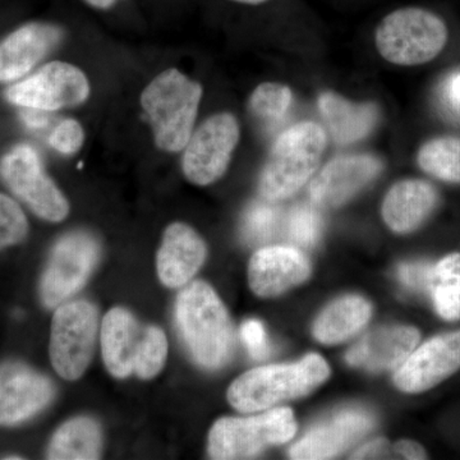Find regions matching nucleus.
I'll list each match as a JSON object with an SVG mask.
<instances>
[{"label": "nucleus", "mask_w": 460, "mask_h": 460, "mask_svg": "<svg viewBox=\"0 0 460 460\" xmlns=\"http://www.w3.org/2000/svg\"><path fill=\"white\" fill-rule=\"evenodd\" d=\"M175 321L181 341L201 367L217 370L230 361L234 329L222 299L208 283L193 281L181 289Z\"/></svg>", "instance_id": "nucleus-1"}, {"label": "nucleus", "mask_w": 460, "mask_h": 460, "mask_svg": "<svg viewBox=\"0 0 460 460\" xmlns=\"http://www.w3.org/2000/svg\"><path fill=\"white\" fill-rule=\"evenodd\" d=\"M102 359L114 377L137 375L151 380L164 367L168 339L157 326L142 325L126 308L115 307L102 319Z\"/></svg>", "instance_id": "nucleus-2"}, {"label": "nucleus", "mask_w": 460, "mask_h": 460, "mask_svg": "<svg viewBox=\"0 0 460 460\" xmlns=\"http://www.w3.org/2000/svg\"><path fill=\"white\" fill-rule=\"evenodd\" d=\"M330 376L328 362L311 353L301 361L262 366L239 376L228 389V401L242 413L270 410L280 402L310 394Z\"/></svg>", "instance_id": "nucleus-3"}, {"label": "nucleus", "mask_w": 460, "mask_h": 460, "mask_svg": "<svg viewBox=\"0 0 460 460\" xmlns=\"http://www.w3.org/2000/svg\"><path fill=\"white\" fill-rule=\"evenodd\" d=\"M326 140L325 129L311 120L281 132L260 175L262 199L279 202L298 192L319 168Z\"/></svg>", "instance_id": "nucleus-4"}, {"label": "nucleus", "mask_w": 460, "mask_h": 460, "mask_svg": "<svg viewBox=\"0 0 460 460\" xmlns=\"http://www.w3.org/2000/svg\"><path fill=\"white\" fill-rule=\"evenodd\" d=\"M202 99L201 84L178 69L156 75L141 95L157 147L178 153L189 144Z\"/></svg>", "instance_id": "nucleus-5"}, {"label": "nucleus", "mask_w": 460, "mask_h": 460, "mask_svg": "<svg viewBox=\"0 0 460 460\" xmlns=\"http://www.w3.org/2000/svg\"><path fill=\"white\" fill-rule=\"evenodd\" d=\"M449 30L440 16L420 7L396 9L376 30L375 40L380 56L396 66H420L444 50Z\"/></svg>", "instance_id": "nucleus-6"}, {"label": "nucleus", "mask_w": 460, "mask_h": 460, "mask_svg": "<svg viewBox=\"0 0 460 460\" xmlns=\"http://www.w3.org/2000/svg\"><path fill=\"white\" fill-rule=\"evenodd\" d=\"M290 408H272L260 416L226 417L208 434V454L219 460L252 459L272 445L286 444L296 435Z\"/></svg>", "instance_id": "nucleus-7"}, {"label": "nucleus", "mask_w": 460, "mask_h": 460, "mask_svg": "<svg viewBox=\"0 0 460 460\" xmlns=\"http://www.w3.org/2000/svg\"><path fill=\"white\" fill-rule=\"evenodd\" d=\"M99 313L87 301L57 308L51 323L50 359L54 370L68 381L78 380L93 359L98 337Z\"/></svg>", "instance_id": "nucleus-8"}, {"label": "nucleus", "mask_w": 460, "mask_h": 460, "mask_svg": "<svg viewBox=\"0 0 460 460\" xmlns=\"http://www.w3.org/2000/svg\"><path fill=\"white\" fill-rule=\"evenodd\" d=\"M100 253L99 241L90 233L78 230L60 238L42 275V304L58 307L83 289L98 265Z\"/></svg>", "instance_id": "nucleus-9"}, {"label": "nucleus", "mask_w": 460, "mask_h": 460, "mask_svg": "<svg viewBox=\"0 0 460 460\" xmlns=\"http://www.w3.org/2000/svg\"><path fill=\"white\" fill-rule=\"evenodd\" d=\"M0 174L12 192L48 222H62L69 213V204L48 177L35 148L20 145L3 157Z\"/></svg>", "instance_id": "nucleus-10"}, {"label": "nucleus", "mask_w": 460, "mask_h": 460, "mask_svg": "<svg viewBox=\"0 0 460 460\" xmlns=\"http://www.w3.org/2000/svg\"><path fill=\"white\" fill-rule=\"evenodd\" d=\"M234 115L215 114L190 136L184 147L181 169L190 183L208 186L223 177L239 141Z\"/></svg>", "instance_id": "nucleus-11"}, {"label": "nucleus", "mask_w": 460, "mask_h": 460, "mask_svg": "<svg viewBox=\"0 0 460 460\" xmlns=\"http://www.w3.org/2000/svg\"><path fill=\"white\" fill-rule=\"evenodd\" d=\"M90 84L77 66L51 62L7 90L12 104L44 111L75 107L89 98Z\"/></svg>", "instance_id": "nucleus-12"}, {"label": "nucleus", "mask_w": 460, "mask_h": 460, "mask_svg": "<svg viewBox=\"0 0 460 460\" xmlns=\"http://www.w3.org/2000/svg\"><path fill=\"white\" fill-rule=\"evenodd\" d=\"M460 370V330L429 339L413 350L394 375L402 392L423 393Z\"/></svg>", "instance_id": "nucleus-13"}, {"label": "nucleus", "mask_w": 460, "mask_h": 460, "mask_svg": "<svg viewBox=\"0 0 460 460\" xmlns=\"http://www.w3.org/2000/svg\"><path fill=\"white\" fill-rule=\"evenodd\" d=\"M53 383L22 363L0 366V425L13 426L31 419L50 404Z\"/></svg>", "instance_id": "nucleus-14"}, {"label": "nucleus", "mask_w": 460, "mask_h": 460, "mask_svg": "<svg viewBox=\"0 0 460 460\" xmlns=\"http://www.w3.org/2000/svg\"><path fill=\"white\" fill-rule=\"evenodd\" d=\"M383 168L380 159L367 154L335 157L311 181L313 204L325 208L347 204L376 180Z\"/></svg>", "instance_id": "nucleus-15"}, {"label": "nucleus", "mask_w": 460, "mask_h": 460, "mask_svg": "<svg viewBox=\"0 0 460 460\" xmlns=\"http://www.w3.org/2000/svg\"><path fill=\"white\" fill-rule=\"evenodd\" d=\"M311 270L310 260L298 248L263 247L251 257L248 283L256 296L272 298L305 283Z\"/></svg>", "instance_id": "nucleus-16"}, {"label": "nucleus", "mask_w": 460, "mask_h": 460, "mask_svg": "<svg viewBox=\"0 0 460 460\" xmlns=\"http://www.w3.org/2000/svg\"><path fill=\"white\" fill-rule=\"evenodd\" d=\"M370 413L345 410L320 423L290 447L289 456L296 460L332 459L343 453L374 428Z\"/></svg>", "instance_id": "nucleus-17"}, {"label": "nucleus", "mask_w": 460, "mask_h": 460, "mask_svg": "<svg viewBox=\"0 0 460 460\" xmlns=\"http://www.w3.org/2000/svg\"><path fill=\"white\" fill-rule=\"evenodd\" d=\"M208 248L204 239L187 224L172 223L166 228L156 257L159 279L168 288L186 286L204 265Z\"/></svg>", "instance_id": "nucleus-18"}, {"label": "nucleus", "mask_w": 460, "mask_h": 460, "mask_svg": "<svg viewBox=\"0 0 460 460\" xmlns=\"http://www.w3.org/2000/svg\"><path fill=\"white\" fill-rule=\"evenodd\" d=\"M420 339L411 326H385L366 334L347 353V362L371 372L395 370L416 349Z\"/></svg>", "instance_id": "nucleus-19"}, {"label": "nucleus", "mask_w": 460, "mask_h": 460, "mask_svg": "<svg viewBox=\"0 0 460 460\" xmlns=\"http://www.w3.org/2000/svg\"><path fill=\"white\" fill-rule=\"evenodd\" d=\"M57 27L33 23L21 27L0 42V81H13L29 74L59 42Z\"/></svg>", "instance_id": "nucleus-20"}, {"label": "nucleus", "mask_w": 460, "mask_h": 460, "mask_svg": "<svg viewBox=\"0 0 460 460\" xmlns=\"http://www.w3.org/2000/svg\"><path fill=\"white\" fill-rule=\"evenodd\" d=\"M438 204V193L429 181H398L387 192L383 204V217L394 233L407 234L419 229Z\"/></svg>", "instance_id": "nucleus-21"}, {"label": "nucleus", "mask_w": 460, "mask_h": 460, "mask_svg": "<svg viewBox=\"0 0 460 460\" xmlns=\"http://www.w3.org/2000/svg\"><path fill=\"white\" fill-rule=\"evenodd\" d=\"M317 104L332 140L339 145H349L367 137L380 118L375 102H350L332 91L321 93Z\"/></svg>", "instance_id": "nucleus-22"}, {"label": "nucleus", "mask_w": 460, "mask_h": 460, "mask_svg": "<svg viewBox=\"0 0 460 460\" xmlns=\"http://www.w3.org/2000/svg\"><path fill=\"white\" fill-rule=\"evenodd\" d=\"M372 305L359 296H345L317 317L314 337L323 344H338L354 337L371 319Z\"/></svg>", "instance_id": "nucleus-23"}, {"label": "nucleus", "mask_w": 460, "mask_h": 460, "mask_svg": "<svg viewBox=\"0 0 460 460\" xmlns=\"http://www.w3.org/2000/svg\"><path fill=\"white\" fill-rule=\"evenodd\" d=\"M102 447V436L99 423L90 417H75L54 434L48 449V459H99Z\"/></svg>", "instance_id": "nucleus-24"}, {"label": "nucleus", "mask_w": 460, "mask_h": 460, "mask_svg": "<svg viewBox=\"0 0 460 460\" xmlns=\"http://www.w3.org/2000/svg\"><path fill=\"white\" fill-rule=\"evenodd\" d=\"M429 292L441 319L460 320V253H450L436 263Z\"/></svg>", "instance_id": "nucleus-25"}, {"label": "nucleus", "mask_w": 460, "mask_h": 460, "mask_svg": "<svg viewBox=\"0 0 460 460\" xmlns=\"http://www.w3.org/2000/svg\"><path fill=\"white\" fill-rule=\"evenodd\" d=\"M417 163L436 180L460 184V138L453 136L432 138L420 146Z\"/></svg>", "instance_id": "nucleus-26"}, {"label": "nucleus", "mask_w": 460, "mask_h": 460, "mask_svg": "<svg viewBox=\"0 0 460 460\" xmlns=\"http://www.w3.org/2000/svg\"><path fill=\"white\" fill-rule=\"evenodd\" d=\"M292 90L286 84L266 83L257 86L250 99L251 115L263 131H275L292 107Z\"/></svg>", "instance_id": "nucleus-27"}, {"label": "nucleus", "mask_w": 460, "mask_h": 460, "mask_svg": "<svg viewBox=\"0 0 460 460\" xmlns=\"http://www.w3.org/2000/svg\"><path fill=\"white\" fill-rule=\"evenodd\" d=\"M275 204L277 202L263 199L248 206L242 219L241 232L242 237L251 246L266 243L277 233L280 223V208Z\"/></svg>", "instance_id": "nucleus-28"}, {"label": "nucleus", "mask_w": 460, "mask_h": 460, "mask_svg": "<svg viewBox=\"0 0 460 460\" xmlns=\"http://www.w3.org/2000/svg\"><path fill=\"white\" fill-rule=\"evenodd\" d=\"M287 235L292 243L302 248H313L323 230V219L314 206L298 205L287 217Z\"/></svg>", "instance_id": "nucleus-29"}, {"label": "nucleus", "mask_w": 460, "mask_h": 460, "mask_svg": "<svg viewBox=\"0 0 460 460\" xmlns=\"http://www.w3.org/2000/svg\"><path fill=\"white\" fill-rule=\"evenodd\" d=\"M29 224L23 211L13 199L0 193V250L23 241Z\"/></svg>", "instance_id": "nucleus-30"}, {"label": "nucleus", "mask_w": 460, "mask_h": 460, "mask_svg": "<svg viewBox=\"0 0 460 460\" xmlns=\"http://www.w3.org/2000/svg\"><path fill=\"white\" fill-rule=\"evenodd\" d=\"M84 133L83 126L75 119L62 120L49 137L50 146L63 155H72L83 147Z\"/></svg>", "instance_id": "nucleus-31"}, {"label": "nucleus", "mask_w": 460, "mask_h": 460, "mask_svg": "<svg viewBox=\"0 0 460 460\" xmlns=\"http://www.w3.org/2000/svg\"><path fill=\"white\" fill-rule=\"evenodd\" d=\"M241 335L253 358L265 359L270 354V343H269L265 328L260 321H246L242 325Z\"/></svg>", "instance_id": "nucleus-32"}, {"label": "nucleus", "mask_w": 460, "mask_h": 460, "mask_svg": "<svg viewBox=\"0 0 460 460\" xmlns=\"http://www.w3.org/2000/svg\"><path fill=\"white\" fill-rule=\"evenodd\" d=\"M432 268L428 262L402 263L398 275L402 283L417 292H428L431 286Z\"/></svg>", "instance_id": "nucleus-33"}, {"label": "nucleus", "mask_w": 460, "mask_h": 460, "mask_svg": "<svg viewBox=\"0 0 460 460\" xmlns=\"http://www.w3.org/2000/svg\"><path fill=\"white\" fill-rule=\"evenodd\" d=\"M352 459H398V456L394 445L387 443L384 438H378L357 450Z\"/></svg>", "instance_id": "nucleus-34"}, {"label": "nucleus", "mask_w": 460, "mask_h": 460, "mask_svg": "<svg viewBox=\"0 0 460 460\" xmlns=\"http://www.w3.org/2000/svg\"><path fill=\"white\" fill-rule=\"evenodd\" d=\"M444 98L449 108L460 115V72L447 78L444 86Z\"/></svg>", "instance_id": "nucleus-35"}, {"label": "nucleus", "mask_w": 460, "mask_h": 460, "mask_svg": "<svg viewBox=\"0 0 460 460\" xmlns=\"http://www.w3.org/2000/svg\"><path fill=\"white\" fill-rule=\"evenodd\" d=\"M21 119L30 129L35 131L47 128L50 123V118L40 109L25 108V111H21Z\"/></svg>", "instance_id": "nucleus-36"}, {"label": "nucleus", "mask_w": 460, "mask_h": 460, "mask_svg": "<svg viewBox=\"0 0 460 460\" xmlns=\"http://www.w3.org/2000/svg\"><path fill=\"white\" fill-rule=\"evenodd\" d=\"M394 447L398 459H428L425 449L414 441L402 440Z\"/></svg>", "instance_id": "nucleus-37"}, {"label": "nucleus", "mask_w": 460, "mask_h": 460, "mask_svg": "<svg viewBox=\"0 0 460 460\" xmlns=\"http://www.w3.org/2000/svg\"><path fill=\"white\" fill-rule=\"evenodd\" d=\"M86 2L93 5V7L105 9L115 4L117 0H86Z\"/></svg>", "instance_id": "nucleus-38"}, {"label": "nucleus", "mask_w": 460, "mask_h": 460, "mask_svg": "<svg viewBox=\"0 0 460 460\" xmlns=\"http://www.w3.org/2000/svg\"><path fill=\"white\" fill-rule=\"evenodd\" d=\"M233 2L243 3V4H261V3L269 2V0H233Z\"/></svg>", "instance_id": "nucleus-39"}]
</instances>
